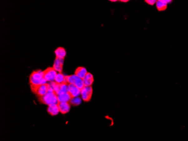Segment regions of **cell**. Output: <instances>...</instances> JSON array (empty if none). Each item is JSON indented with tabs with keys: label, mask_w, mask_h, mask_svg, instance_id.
Wrapping results in <instances>:
<instances>
[{
	"label": "cell",
	"mask_w": 188,
	"mask_h": 141,
	"mask_svg": "<svg viewBox=\"0 0 188 141\" xmlns=\"http://www.w3.org/2000/svg\"><path fill=\"white\" fill-rule=\"evenodd\" d=\"M38 99L41 103L46 104L47 106L57 104L59 103L57 95L52 87L49 89V91L46 94L42 97H38Z\"/></svg>",
	"instance_id": "1"
},
{
	"label": "cell",
	"mask_w": 188,
	"mask_h": 141,
	"mask_svg": "<svg viewBox=\"0 0 188 141\" xmlns=\"http://www.w3.org/2000/svg\"><path fill=\"white\" fill-rule=\"evenodd\" d=\"M30 85H40L47 83L45 79L43 78V71L40 70H33L29 76Z\"/></svg>",
	"instance_id": "2"
},
{
	"label": "cell",
	"mask_w": 188,
	"mask_h": 141,
	"mask_svg": "<svg viewBox=\"0 0 188 141\" xmlns=\"http://www.w3.org/2000/svg\"><path fill=\"white\" fill-rule=\"evenodd\" d=\"M31 89L33 93H34L36 96L39 97H42L45 96L49 91V89L52 87L50 83H46L45 84L40 85H30Z\"/></svg>",
	"instance_id": "3"
},
{
	"label": "cell",
	"mask_w": 188,
	"mask_h": 141,
	"mask_svg": "<svg viewBox=\"0 0 188 141\" xmlns=\"http://www.w3.org/2000/svg\"><path fill=\"white\" fill-rule=\"evenodd\" d=\"M66 80L68 84H73L80 89H82L85 87L83 80L80 79L77 77L76 75L66 76Z\"/></svg>",
	"instance_id": "4"
},
{
	"label": "cell",
	"mask_w": 188,
	"mask_h": 141,
	"mask_svg": "<svg viewBox=\"0 0 188 141\" xmlns=\"http://www.w3.org/2000/svg\"><path fill=\"white\" fill-rule=\"evenodd\" d=\"M57 71L55 70L53 67H48L43 71V78L47 82L55 81V77L57 75Z\"/></svg>",
	"instance_id": "5"
},
{
	"label": "cell",
	"mask_w": 188,
	"mask_h": 141,
	"mask_svg": "<svg viewBox=\"0 0 188 141\" xmlns=\"http://www.w3.org/2000/svg\"><path fill=\"white\" fill-rule=\"evenodd\" d=\"M92 91L93 90L91 86H85L82 89H81V96L83 101L85 102L90 101L92 95Z\"/></svg>",
	"instance_id": "6"
},
{
	"label": "cell",
	"mask_w": 188,
	"mask_h": 141,
	"mask_svg": "<svg viewBox=\"0 0 188 141\" xmlns=\"http://www.w3.org/2000/svg\"><path fill=\"white\" fill-rule=\"evenodd\" d=\"M81 90L73 84H68V93L71 96L72 98L78 97L81 95Z\"/></svg>",
	"instance_id": "7"
},
{
	"label": "cell",
	"mask_w": 188,
	"mask_h": 141,
	"mask_svg": "<svg viewBox=\"0 0 188 141\" xmlns=\"http://www.w3.org/2000/svg\"><path fill=\"white\" fill-rule=\"evenodd\" d=\"M64 61V59H60L57 57H56L55 59L54 63L52 67L54 68L55 70L58 72L59 73H62Z\"/></svg>",
	"instance_id": "8"
},
{
	"label": "cell",
	"mask_w": 188,
	"mask_h": 141,
	"mask_svg": "<svg viewBox=\"0 0 188 141\" xmlns=\"http://www.w3.org/2000/svg\"><path fill=\"white\" fill-rule=\"evenodd\" d=\"M71 105L70 102H59L57 104L59 111L62 114H66L69 112L71 109Z\"/></svg>",
	"instance_id": "9"
},
{
	"label": "cell",
	"mask_w": 188,
	"mask_h": 141,
	"mask_svg": "<svg viewBox=\"0 0 188 141\" xmlns=\"http://www.w3.org/2000/svg\"><path fill=\"white\" fill-rule=\"evenodd\" d=\"M172 1L170 0H158L156 2V6L159 11H163L167 8V4L171 3Z\"/></svg>",
	"instance_id": "10"
},
{
	"label": "cell",
	"mask_w": 188,
	"mask_h": 141,
	"mask_svg": "<svg viewBox=\"0 0 188 141\" xmlns=\"http://www.w3.org/2000/svg\"><path fill=\"white\" fill-rule=\"evenodd\" d=\"M88 73L87 70L85 68L83 67H78L76 68V70H75L74 75H76L77 77H78L80 79H85L86 75H87V73Z\"/></svg>",
	"instance_id": "11"
},
{
	"label": "cell",
	"mask_w": 188,
	"mask_h": 141,
	"mask_svg": "<svg viewBox=\"0 0 188 141\" xmlns=\"http://www.w3.org/2000/svg\"><path fill=\"white\" fill-rule=\"evenodd\" d=\"M47 112L52 116L57 115L59 112H60L57 104H52L48 106Z\"/></svg>",
	"instance_id": "12"
},
{
	"label": "cell",
	"mask_w": 188,
	"mask_h": 141,
	"mask_svg": "<svg viewBox=\"0 0 188 141\" xmlns=\"http://www.w3.org/2000/svg\"><path fill=\"white\" fill-rule=\"evenodd\" d=\"M94 76L91 73H87L83 79L85 86H91L94 82Z\"/></svg>",
	"instance_id": "13"
},
{
	"label": "cell",
	"mask_w": 188,
	"mask_h": 141,
	"mask_svg": "<svg viewBox=\"0 0 188 141\" xmlns=\"http://www.w3.org/2000/svg\"><path fill=\"white\" fill-rule=\"evenodd\" d=\"M55 54L56 57L60 58V59H64L66 56V49L63 47H59L55 50Z\"/></svg>",
	"instance_id": "14"
},
{
	"label": "cell",
	"mask_w": 188,
	"mask_h": 141,
	"mask_svg": "<svg viewBox=\"0 0 188 141\" xmlns=\"http://www.w3.org/2000/svg\"><path fill=\"white\" fill-rule=\"evenodd\" d=\"M55 82L57 84H67V81L66 80V76L63 75L62 73H57V76L55 79Z\"/></svg>",
	"instance_id": "15"
},
{
	"label": "cell",
	"mask_w": 188,
	"mask_h": 141,
	"mask_svg": "<svg viewBox=\"0 0 188 141\" xmlns=\"http://www.w3.org/2000/svg\"><path fill=\"white\" fill-rule=\"evenodd\" d=\"M59 102H70L72 97L69 93H65L62 95L57 96Z\"/></svg>",
	"instance_id": "16"
},
{
	"label": "cell",
	"mask_w": 188,
	"mask_h": 141,
	"mask_svg": "<svg viewBox=\"0 0 188 141\" xmlns=\"http://www.w3.org/2000/svg\"><path fill=\"white\" fill-rule=\"evenodd\" d=\"M81 103V99L79 97L72 99L70 101V103L73 106H78Z\"/></svg>",
	"instance_id": "17"
},
{
	"label": "cell",
	"mask_w": 188,
	"mask_h": 141,
	"mask_svg": "<svg viewBox=\"0 0 188 141\" xmlns=\"http://www.w3.org/2000/svg\"><path fill=\"white\" fill-rule=\"evenodd\" d=\"M146 2L151 5H154L155 3H156L157 1L156 0H146Z\"/></svg>",
	"instance_id": "18"
},
{
	"label": "cell",
	"mask_w": 188,
	"mask_h": 141,
	"mask_svg": "<svg viewBox=\"0 0 188 141\" xmlns=\"http://www.w3.org/2000/svg\"><path fill=\"white\" fill-rule=\"evenodd\" d=\"M120 1L121 2H123V3H127V2H128V0H121Z\"/></svg>",
	"instance_id": "19"
},
{
	"label": "cell",
	"mask_w": 188,
	"mask_h": 141,
	"mask_svg": "<svg viewBox=\"0 0 188 141\" xmlns=\"http://www.w3.org/2000/svg\"><path fill=\"white\" fill-rule=\"evenodd\" d=\"M111 2H116L117 0H111Z\"/></svg>",
	"instance_id": "20"
}]
</instances>
